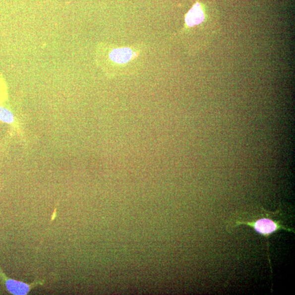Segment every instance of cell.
<instances>
[{"label":"cell","instance_id":"3957f363","mask_svg":"<svg viewBox=\"0 0 295 295\" xmlns=\"http://www.w3.org/2000/svg\"><path fill=\"white\" fill-rule=\"evenodd\" d=\"M205 18V9L200 2H196L185 17V29L190 30L201 24Z\"/></svg>","mask_w":295,"mask_h":295},{"label":"cell","instance_id":"6da1fadb","mask_svg":"<svg viewBox=\"0 0 295 295\" xmlns=\"http://www.w3.org/2000/svg\"><path fill=\"white\" fill-rule=\"evenodd\" d=\"M99 51V63L107 76L112 77L137 72L142 65L145 55L143 46L139 45H105Z\"/></svg>","mask_w":295,"mask_h":295},{"label":"cell","instance_id":"5b68a950","mask_svg":"<svg viewBox=\"0 0 295 295\" xmlns=\"http://www.w3.org/2000/svg\"><path fill=\"white\" fill-rule=\"evenodd\" d=\"M14 120L12 113L3 107H0V121L7 124H12Z\"/></svg>","mask_w":295,"mask_h":295},{"label":"cell","instance_id":"7a4b0ae2","mask_svg":"<svg viewBox=\"0 0 295 295\" xmlns=\"http://www.w3.org/2000/svg\"><path fill=\"white\" fill-rule=\"evenodd\" d=\"M246 225L253 228L257 233L264 236L267 240L270 236L280 230H285L288 232H294L293 229H288L281 225L280 222L273 221V220L263 218L257 221L251 222H236V226L238 225Z\"/></svg>","mask_w":295,"mask_h":295},{"label":"cell","instance_id":"277c9868","mask_svg":"<svg viewBox=\"0 0 295 295\" xmlns=\"http://www.w3.org/2000/svg\"><path fill=\"white\" fill-rule=\"evenodd\" d=\"M6 288L10 293L15 295H24L30 292L33 284H29L13 280L6 281Z\"/></svg>","mask_w":295,"mask_h":295}]
</instances>
